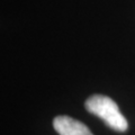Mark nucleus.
<instances>
[{
	"label": "nucleus",
	"mask_w": 135,
	"mask_h": 135,
	"mask_svg": "<svg viewBox=\"0 0 135 135\" xmlns=\"http://www.w3.org/2000/svg\"><path fill=\"white\" fill-rule=\"evenodd\" d=\"M86 109L89 113L98 116L109 127L117 132H125L128 127L127 120L119 112L117 104L107 96L94 95L87 99Z\"/></svg>",
	"instance_id": "nucleus-1"
},
{
	"label": "nucleus",
	"mask_w": 135,
	"mask_h": 135,
	"mask_svg": "<svg viewBox=\"0 0 135 135\" xmlns=\"http://www.w3.org/2000/svg\"><path fill=\"white\" fill-rule=\"evenodd\" d=\"M53 127L59 135H94L86 125L69 116H57L53 119Z\"/></svg>",
	"instance_id": "nucleus-2"
}]
</instances>
